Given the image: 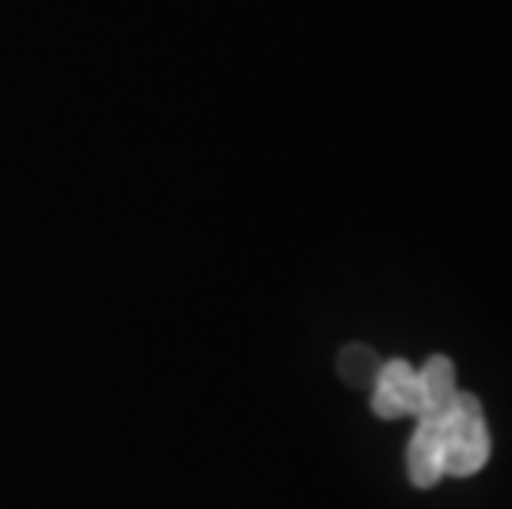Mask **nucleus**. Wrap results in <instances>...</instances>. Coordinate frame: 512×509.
Wrapping results in <instances>:
<instances>
[{
	"instance_id": "1",
	"label": "nucleus",
	"mask_w": 512,
	"mask_h": 509,
	"mask_svg": "<svg viewBox=\"0 0 512 509\" xmlns=\"http://www.w3.org/2000/svg\"><path fill=\"white\" fill-rule=\"evenodd\" d=\"M489 460L483 407L473 394H456L443 414V473L470 476Z\"/></svg>"
},
{
	"instance_id": "2",
	"label": "nucleus",
	"mask_w": 512,
	"mask_h": 509,
	"mask_svg": "<svg viewBox=\"0 0 512 509\" xmlns=\"http://www.w3.org/2000/svg\"><path fill=\"white\" fill-rule=\"evenodd\" d=\"M374 414L384 420H400V417H417L423 410V387H420V371H413L407 361H390L377 371V387H374Z\"/></svg>"
},
{
	"instance_id": "3",
	"label": "nucleus",
	"mask_w": 512,
	"mask_h": 509,
	"mask_svg": "<svg viewBox=\"0 0 512 509\" xmlns=\"http://www.w3.org/2000/svg\"><path fill=\"white\" fill-rule=\"evenodd\" d=\"M443 410H423L413 430L410 453H407V473L413 486L427 490L443 480Z\"/></svg>"
},
{
	"instance_id": "4",
	"label": "nucleus",
	"mask_w": 512,
	"mask_h": 509,
	"mask_svg": "<svg viewBox=\"0 0 512 509\" xmlns=\"http://www.w3.org/2000/svg\"><path fill=\"white\" fill-rule=\"evenodd\" d=\"M420 387H423V410H443L453 404L456 397V371L443 354L430 357L420 371ZM420 410V414H423ZM417 414V417H420Z\"/></svg>"
}]
</instances>
